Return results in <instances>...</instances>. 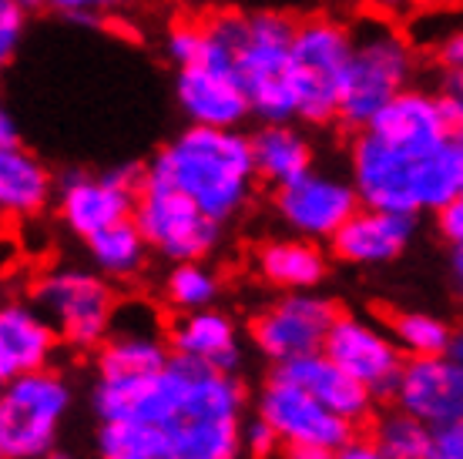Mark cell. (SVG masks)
Returning <instances> with one entry per match:
<instances>
[{
	"label": "cell",
	"instance_id": "obj_22",
	"mask_svg": "<svg viewBox=\"0 0 463 459\" xmlns=\"http://www.w3.org/2000/svg\"><path fill=\"white\" fill-rule=\"evenodd\" d=\"M168 342H172L175 356L202 362V366L225 369V372H235L242 362L235 325L229 315H222L215 309L182 312L168 325Z\"/></svg>",
	"mask_w": 463,
	"mask_h": 459
},
{
	"label": "cell",
	"instance_id": "obj_20",
	"mask_svg": "<svg viewBox=\"0 0 463 459\" xmlns=\"http://www.w3.org/2000/svg\"><path fill=\"white\" fill-rule=\"evenodd\" d=\"M276 372L282 379H292L296 386L309 389L323 406H329L333 413H339L353 426L370 419L376 392L370 386H363L356 376H349L346 369L336 366L326 352H313V356L282 362V366H276Z\"/></svg>",
	"mask_w": 463,
	"mask_h": 459
},
{
	"label": "cell",
	"instance_id": "obj_43",
	"mask_svg": "<svg viewBox=\"0 0 463 459\" xmlns=\"http://www.w3.org/2000/svg\"><path fill=\"white\" fill-rule=\"evenodd\" d=\"M450 276H453V282H457V288H460V295H463V245H453V252H450Z\"/></svg>",
	"mask_w": 463,
	"mask_h": 459
},
{
	"label": "cell",
	"instance_id": "obj_11",
	"mask_svg": "<svg viewBox=\"0 0 463 459\" xmlns=\"http://www.w3.org/2000/svg\"><path fill=\"white\" fill-rule=\"evenodd\" d=\"M175 101L188 125L242 127L252 117V101L232 61L215 54L205 41L202 58L175 68Z\"/></svg>",
	"mask_w": 463,
	"mask_h": 459
},
{
	"label": "cell",
	"instance_id": "obj_38",
	"mask_svg": "<svg viewBox=\"0 0 463 459\" xmlns=\"http://www.w3.org/2000/svg\"><path fill=\"white\" fill-rule=\"evenodd\" d=\"M363 7V14H376V17H403L417 7V0H353Z\"/></svg>",
	"mask_w": 463,
	"mask_h": 459
},
{
	"label": "cell",
	"instance_id": "obj_19",
	"mask_svg": "<svg viewBox=\"0 0 463 459\" xmlns=\"http://www.w3.org/2000/svg\"><path fill=\"white\" fill-rule=\"evenodd\" d=\"M417 235V215L359 205L353 219L333 235V255L346 265L396 262Z\"/></svg>",
	"mask_w": 463,
	"mask_h": 459
},
{
	"label": "cell",
	"instance_id": "obj_33",
	"mask_svg": "<svg viewBox=\"0 0 463 459\" xmlns=\"http://www.w3.org/2000/svg\"><path fill=\"white\" fill-rule=\"evenodd\" d=\"M27 17H31V11H24L21 4L0 0V61H4V64H7V61L17 54V47L24 44Z\"/></svg>",
	"mask_w": 463,
	"mask_h": 459
},
{
	"label": "cell",
	"instance_id": "obj_10",
	"mask_svg": "<svg viewBox=\"0 0 463 459\" xmlns=\"http://www.w3.org/2000/svg\"><path fill=\"white\" fill-rule=\"evenodd\" d=\"M145 172L111 168V172H68L58 182V215L64 229L78 239H91L118 221L135 219Z\"/></svg>",
	"mask_w": 463,
	"mask_h": 459
},
{
	"label": "cell",
	"instance_id": "obj_27",
	"mask_svg": "<svg viewBox=\"0 0 463 459\" xmlns=\"http://www.w3.org/2000/svg\"><path fill=\"white\" fill-rule=\"evenodd\" d=\"M84 245H88L94 268L108 278H135L145 268L151 252L148 239L141 235L135 219H125L118 221V225H111V229L98 231Z\"/></svg>",
	"mask_w": 463,
	"mask_h": 459
},
{
	"label": "cell",
	"instance_id": "obj_16",
	"mask_svg": "<svg viewBox=\"0 0 463 459\" xmlns=\"http://www.w3.org/2000/svg\"><path fill=\"white\" fill-rule=\"evenodd\" d=\"M172 356V342L158 312L148 302H125L118 305L111 335L98 352V369L101 376H145L165 369Z\"/></svg>",
	"mask_w": 463,
	"mask_h": 459
},
{
	"label": "cell",
	"instance_id": "obj_23",
	"mask_svg": "<svg viewBox=\"0 0 463 459\" xmlns=\"http://www.w3.org/2000/svg\"><path fill=\"white\" fill-rule=\"evenodd\" d=\"M58 198V182L47 164L24 145L0 148V208L7 219L31 221Z\"/></svg>",
	"mask_w": 463,
	"mask_h": 459
},
{
	"label": "cell",
	"instance_id": "obj_42",
	"mask_svg": "<svg viewBox=\"0 0 463 459\" xmlns=\"http://www.w3.org/2000/svg\"><path fill=\"white\" fill-rule=\"evenodd\" d=\"M282 459H333V449H319V446H289Z\"/></svg>",
	"mask_w": 463,
	"mask_h": 459
},
{
	"label": "cell",
	"instance_id": "obj_6",
	"mask_svg": "<svg viewBox=\"0 0 463 459\" xmlns=\"http://www.w3.org/2000/svg\"><path fill=\"white\" fill-rule=\"evenodd\" d=\"M71 409V386L54 369L4 379L0 392V456L51 459Z\"/></svg>",
	"mask_w": 463,
	"mask_h": 459
},
{
	"label": "cell",
	"instance_id": "obj_39",
	"mask_svg": "<svg viewBox=\"0 0 463 459\" xmlns=\"http://www.w3.org/2000/svg\"><path fill=\"white\" fill-rule=\"evenodd\" d=\"M333 459H386L383 456V449L370 439H349V443H343V446L333 453Z\"/></svg>",
	"mask_w": 463,
	"mask_h": 459
},
{
	"label": "cell",
	"instance_id": "obj_44",
	"mask_svg": "<svg viewBox=\"0 0 463 459\" xmlns=\"http://www.w3.org/2000/svg\"><path fill=\"white\" fill-rule=\"evenodd\" d=\"M447 356L457 359L463 366V329H457V333L450 335V345H447Z\"/></svg>",
	"mask_w": 463,
	"mask_h": 459
},
{
	"label": "cell",
	"instance_id": "obj_41",
	"mask_svg": "<svg viewBox=\"0 0 463 459\" xmlns=\"http://www.w3.org/2000/svg\"><path fill=\"white\" fill-rule=\"evenodd\" d=\"M14 145H21V127L11 111H0V148H14Z\"/></svg>",
	"mask_w": 463,
	"mask_h": 459
},
{
	"label": "cell",
	"instance_id": "obj_17",
	"mask_svg": "<svg viewBox=\"0 0 463 459\" xmlns=\"http://www.w3.org/2000/svg\"><path fill=\"white\" fill-rule=\"evenodd\" d=\"M393 402L430 429L457 423L463 419V366L447 352L410 359L393 386Z\"/></svg>",
	"mask_w": 463,
	"mask_h": 459
},
{
	"label": "cell",
	"instance_id": "obj_26",
	"mask_svg": "<svg viewBox=\"0 0 463 459\" xmlns=\"http://www.w3.org/2000/svg\"><path fill=\"white\" fill-rule=\"evenodd\" d=\"M172 459H239L242 416H178L165 426Z\"/></svg>",
	"mask_w": 463,
	"mask_h": 459
},
{
	"label": "cell",
	"instance_id": "obj_7",
	"mask_svg": "<svg viewBox=\"0 0 463 459\" xmlns=\"http://www.w3.org/2000/svg\"><path fill=\"white\" fill-rule=\"evenodd\" d=\"M27 302L54 325L61 342L74 349L105 345L118 312L108 276L88 268H47L31 282Z\"/></svg>",
	"mask_w": 463,
	"mask_h": 459
},
{
	"label": "cell",
	"instance_id": "obj_46",
	"mask_svg": "<svg viewBox=\"0 0 463 459\" xmlns=\"http://www.w3.org/2000/svg\"><path fill=\"white\" fill-rule=\"evenodd\" d=\"M165 459H172V456H165Z\"/></svg>",
	"mask_w": 463,
	"mask_h": 459
},
{
	"label": "cell",
	"instance_id": "obj_12",
	"mask_svg": "<svg viewBox=\"0 0 463 459\" xmlns=\"http://www.w3.org/2000/svg\"><path fill=\"white\" fill-rule=\"evenodd\" d=\"M339 319L336 305L316 292H286L279 302L262 309L252 319V342L269 362H292V359L323 352L333 322Z\"/></svg>",
	"mask_w": 463,
	"mask_h": 459
},
{
	"label": "cell",
	"instance_id": "obj_24",
	"mask_svg": "<svg viewBox=\"0 0 463 459\" xmlns=\"http://www.w3.org/2000/svg\"><path fill=\"white\" fill-rule=\"evenodd\" d=\"M249 138H252L259 182L272 188H282L316 168L313 141L306 138V131L296 121H259Z\"/></svg>",
	"mask_w": 463,
	"mask_h": 459
},
{
	"label": "cell",
	"instance_id": "obj_25",
	"mask_svg": "<svg viewBox=\"0 0 463 459\" xmlns=\"http://www.w3.org/2000/svg\"><path fill=\"white\" fill-rule=\"evenodd\" d=\"M255 268L269 286L286 288V292H309L326 278L329 262L319 241L296 235V239H272L259 245Z\"/></svg>",
	"mask_w": 463,
	"mask_h": 459
},
{
	"label": "cell",
	"instance_id": "obj_28",
	"mask_svg": "<svg viewBox=\"0 0 463 459\" xmlns=\"http://www.w3.org/2000/svg\"><path fill=\"white\" fill-rule=\"evenodd\" d=\"M98 453H101V459H165L168 456V436H165V426L101 423Z\"/></svg>",
	"mask_w": 463,
	"mask_h": 459
},
{
	"label": "cell",
	"instance_id": "obj_4",
	"mask_svg": "<svg viewBox=\"0 0 463 459\" xmlns=\"http://www.w3.org/2000/svg\"><path fill=\"white\" fill-rule=\"evenodd\" d=\"M420 51L393 17L363 14L353 21V61L339 108V121L353 131L366 127L396 94L417 84Z\"/></svg>",
	"mask_w": 463,
	"mask_h": 459
},
{
	"label": "cell",
	"instance_id": "obj_31",
	"mask_svg": "<svg viewBox=\"0 0 463 459\" xmlns=\"http://www.w3.org/2000/svg\"><path fill=\"white\" fill-rule=\"evenodd\" d=\"M393 339L410 359L420 356H443L450 345L453 329H447V322H440L437 315L427 312H403L393 319Z\"/></svg>",
	"mask_w": 463,
	"mask_h": 459
},
{
	"label": "cell",
	"instance_id": "obj_2",
	"mask_svg": "<svg viewBox=\"0 0 463 459\" xmlns=\"http://www.w3.org/2000/svg\"><path fill=\"white\" fill-rule=\"evenodd\" d=\"M145 178L178 188L225 225L249 205L259 182L252 138L242 127L188 125L158 148Z\"/></svg>",
	"mask_w": 463,
	"mask_h": 459
},
{
	"label": "cell",
	"instance_id": "obj_14",
	"mask_svg": "<svg viewBox=\"0 0 463 459\" xmlns=\"http://www.w3.org/2000/svg\"><path fill=\"white\" fill-rule=\"evenodd\" d=\"M259 416L276 429L286 446H319L336 453L353 439V423L333 413L309 389L272 372L259 392Z\"/></svg>",
	"mask_w": 463,
	"mask_h": 459
},
{
	"label": "cell",
	"instance_id": "obj_30",
	"mask_svg": "<svg viewBox=\"0 0 463 459\" xmlns=\"http://www.w3.org/2000/svg\"><path fill=\"white\" fill-rule=\"evenodd\" d=\"M162 295L175 312L212 309L219 299V276L202 262H175L165 276Z\"/></svg>",
	"mask_w": 463,
	"mask_h": 459
},
{
	"label": "cell",
	"instance_id": "obj_36",
	"mask_svg": "<svg viewBox=\"0 0 463 459\" xmlns=\"http://www.w3.org/2000/svg\"><path fill=\"white\" fill-rule=\"evenodd\" d=\"M427 459H463V419L433 429Z\"/></svg>",
	"mask_w": 463,
	"mask_h": 459
},
{
	"label": "cell",
	"instance_id": "obj_34",
	"mask_svg": "<svg viewBox=\"0 0 463 459\" xmlns=\"http://www.w3.org/2000/svg\"><path fill=\"white\" fill-rule=\"evenodd\" d=\"M242 446L249 449L255 459H266V456H272L279 446H282V436H279L276 429H272L262 416H255L252 423L242 426Z\"/></svg>",
	"mask_w": 463,
	"mask_h": 459
},
{
	"label": "cell",
	"instance_id": "obj_3",
	"mask_svg": "<svg viewBox=\"0 0 463 459\" xmlns=\"http://www.w3.org/2000/svg\"><path fill=\"white\" fill-rule=\"evenodd\" d=\"M205 41L239 70L252 117L296 121L292 37L296 21L279 11H215L202 17Z\"/></svg>",
	"mask_w": 463,
	"mask_h": 459
},
{
	"label": "cell",
	"instance_id": "obj_9",
	"mask_svg": "<svg viewBox=\"0 0 463 459\" xmlns=\"http://www.w3.org/2000/svg\"><path fill=\"white\" fill-rule=\"evenodd\" d=\"M188 362L172 356L158 372L145 376H101L91 392V409L101 423L168 426L185 409Z\"/></svg>",
	"mask_w": 463,
	"mask_h": 459
},
{
	"label": "cell",
	"instance_id": "obj_32",
	"mask_svg": "<svg viewBox=\"0 0 463 459\" xmlns=\"http://www.w3.org/2000/svg\"><path fill=\"white\" fill-rule=\"evenodd\" d=\"M430 58L437 61V68L447 74V80L463 78V23L443 27L437 41L430 44Z\"/></svg>",
	"mask_w": 463,
	"mask_h": 459
},
{
	"label": "cell",
	"instance_id": "obj_5",
	"mask_svg": "<svg viewBox=\"0 0 463 459\" xmlns=\"http://www.w3.org/2000/svg\"><path fill=\"white\" fill-rule=\"evenodd\" d=\"M353 61V23L339 14H309L296 21L292 37V91L296 121L329 125L339 121Z\"/></svg>",
	"mask_w": 463,
	"mask_h": 459
},
{
	"label": "cell",
	"instance_id": "obj_21",
	"mask_svg": "<svg viewBox=\"0 0 463 459\" xmlns=\"http://www.w3.org/2000/svg\"><path fill=\"white\" fill-rule=\"evenodd\" d=\"M61 335L31 302H7L0 312V376L14 379L24 372L51 369Z\"/></svg>",
	"mask_w": 463,
	"mask_h": 459
},
{
	"label": "cell",
	"instance_id": "obj_13",
	"mask_svg": "<svg viewBox=\"0 0 463 459\" xmlns=\"http://www.w3.org/2000/svg\"><path fill=\"white\" fill-rule=\"evenodd\" d=\"M276 215L292 235L313 241H333L343 225L353 219L363 201L349 174H333V172H313L299 174L296 182L276 188Z\"/></svg>",
	"mask_w": 463,
	"mask_h": 459
},
{
	"label": "cell",
	"instance_id": "obj_8",
	"mask_svg": "<svg viewBox=\"0 0 463 459\" xmlns=\"http://www.w3.org/2000/svg\"><path fill=\"white\" fill-rule=\"evenodd\" d=\"M135 221L148 239L151 252L168 262H205L222 239V221L162 182H141Z\"/></svg>",
	"mask_w": 463,
	"mask_h": 459
},
{
	"label": "cell",
	"instance_id": "obj_15",
	"mask_svg": "<svg viewBox=\"0 0 463 459\" xmlns=\"http://www.w3.org/2000/svg\"><path fill=\"white\" fill-rule=\"evenodd\" d=\"M323 352L376 396H393V386L406 366L393 333H383L380 325L359 315H339L333 322Z\"/></svg>",
	"mask_w": 463,
	"mask_h": 459
},
{
	"label": "cell",
	"instance_id": "obj_29",
	"mask_svg": "<svg viewBox=\"0 0 463 459\" xmlns=\"http://www.w3.org/2000/svg\"><path fill=\"white\" fill-rule=\"evenodd\" d=\"M430 439H433V429L420 423L417 416L403 413L400 406L373 423V443L383 449L386 459H427Z\"/></svg>",
	"mask_w": 463,
	"mask_h": 459
},
{
	"label": "cell",
	"instance_id": "obj_40",
	"mask_svg": "<svg viewBox=\"0 0 463 459\" xmlns=\"http://www.w3.org/2000/svg\"><path fill=\"white\" fill-rule=\"evenodd\" d=\"M447 101L453 111V127H457V138H463V78H453L447 84Z\"/></svg>",
	"mask_w": 463,
	"mask_h": 459
},
{
	"label": "cell",
	"instance_id": "obj_1",
	"mask_svg": "<svg viewBox=\"0 0 463 459\" xmlns=\"http://www.w3.org/2000/svg\"><path fill=\"white\" fill-rule=\"evenodd\" d=\"M349 178L363 205L403 215H440L463 188V138L410 148L359 127L349 141Z\"/></svg>",
	"mask_w": 463,
	"mask_h": 459
},
{
	"label": "cell",
	"instance_id": "obj_35",
	"mask_svg": "<svg viewBox=\"0 0 463 459\" xmlns=\"http://www.w3.org/2000/svg\"><path fill=\"white\" fill-rule=\"evenodd\" d=\"M125 4L128 0H47V11H58L64 17H108Z\"/></svg>",
	"mask_w": 463,
	"mask_h": 459
},
{
	"label": "cell",
	"instance_id": "obj_18",
	"mask_svg": "<svg viewBox=\"0 0 463 459\" xmlns=\"http://www.w3.org/2000/svg\"><path fill=\"white\" fill-rule=\"evenodd\" d=\"M366 127L380 138L410 148H433L457 138L447 91H433L423 84H410L403 94H396Z\"/></svg>",
	"mask_w": 463,
	"mask_h": 459
},
{
	"label": "cell",
	"instance_id": "obj_37",
	"mask_svg": "<svg viewBox=\"0 0 463 459\" xmlns=\"http://www.w3.org/2000/svg\"><path fill=\"white\" fill-rule=\"evenodd\" d=\"M437 225H440V235L450 245H463V188L457 192V198H453L450 205L437 215Z\"/></svg>",
	"mask_w": 463,
	"mask_h": 459
},
{
	"label": "cell",
	"instance_id": "obj_45",
	"mask_svg": "<svg viewBox=\"0 0 463 459\" xmlns=\"http://www.w3.org/2000/svg\"><path fill=\"white\" fill-rule=\"evenodd\" d=\"M14 4H21L24 11H41V7H47V0H14Z\"/></svg>",
	"mask_w": 463,
	"mask_h": 459
}]
</instances>
